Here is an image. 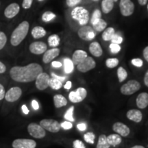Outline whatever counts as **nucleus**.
Returning a JSON list of instances; mask_svg holds the SVG:
<instances>
[{"instance_id": "obj_1", "label": "nucleus", "mask_w": 148, "mask_h": 148, "mask_svg": "<svg viewBox=\"0 0 148 148\" xmlns=\"http://www.w3.org/2000/svg\"><path fill=\"white\" fill-rule=\"evenodd\" d=\"M43 71L42 66L32 62L25 66H14L10 69V78L18 83H28L34 81L38 75Z\"/></svg>"}, {"instance_id": "obj_2", "label": "nucleus", "mask_w": 148, "mask_h": 148, "mask_svg": "<svg viewBox=\"0 0 148 148\" xmlns=\"http://www.w3.org/2000/svg\"><path fill=\"white\" fill-rule=\"evenodd\" d=\"M29 29V22L27 21H22L21 23L14 29L10 36V44L14 47L19 45L25 39L28 34Z\"/></svg>"}, {"instance_id": "obj_3", "label": "nucleus", "mask_w": 148, "mask_h": 148, "mask_svg": "<svg viewBox=\"0 0 148 148\" xmlns=\"http://www.w3.org/2000/svg\"><path fill=\"white\" fill-rule=\"evenodd\" d=\"M71 17L78 22L80 25H86L89 20L88 11L81 6L75 7L71 11Z\"/></svg>"}, {"instance_id": "obj_4", "label": "nucleus", "mask_w": 148, "mask_h": 148, "mask_svg": "<svg viewBox=\"0 0 148 148\" xmlns=\"http://www.w3.org/2000/svg\"><path fill=\"white\" fill-rule=\"evenodd\" d=\"M23 94V90L19 86H12L7 91H5L4 100L8 103H13L17 101L21 98Z\"/></svg>"}, {"instance_id": "obj_5", "label": "nucleus", "mask_w": 148, "mask_h": 148, "mask_svg": "<svg viewBox=\"0 0 148 148\" xmlns=\"http://www.w3.org/2000/svg\"><path fill=\"white\" fill-rule=\"evenodd\" d=\"M140 88V84L138 81L131 79L125 83L120 88V91L124 95H131L137 92Z\"/></svg>"}, {"instance_id": "obj_6", "label": "nucleus", "mask_w": 148, "mask_h": 148, "mask_svg": "<svg viewBox=\"0 0 148 148\" xmlns=\"http://www.w3.org/2000/svg\"><path fill=\"white\" fill-rule=\"evenodd\" d=\"M27 132L31 136L35 138H42L46 136L45 130L40 124L36 123H30L27 127Z\"/></svg>"}, {"instance_id": "obj_7", "label": "nucleus", "mask_w": 148, "mask_h": 148, "mask_svg": "<svg viewBox=\"0 0 148 148\" xmlns=\"http://www.w3.org/2000/svg\"><path fill=\"white\" fill-rule=\"evenodd\" d=\"M39 124L43 127L45 130L52 133L58 132L60 130L61 125L58 121L54 119H44L40 121Z\"/></svg>"}, {"instance_id": "obj_8", "label": "nucleus", "mask_w": 148, "mask_h": 148, "mask_svg": "<svg viewBox=\"0 0 148 148\" xmlns=\"http://www.w3.org/2000/svg\"><path fill=\"white\" fill-rule=\"evenodd\" d=\"M50 76L45 72H41L35 79V86L39 90H44L49 87Z\"/></svg>"}, {"instance_id": "obj_9", "label": "nucleus", "mask_w": 148, "mask_h": 148, "mask_svg": "<svg viewBox=\"0 0 148 148\" xmlns=\"http://www.w3.org/2000/svg\"><path fill=\"white\" fill-rule=\"evenodd\" d=\"M77 34L81 39L89 41L95 38L96 34L94 31V29L88 25H83L77 31Z\"/></svg>"}, {"instance_id": "obj_10", "label": "nucleus", "mask_w": 148, "mask_h": 148, "mask_svg": "<svg viewBox=\"0 0 148 148\" xmlns=\"http://www.w3.org/2000/svg\"><path fill=\"white\" fill-rule=\"evenodd\" d=\"M87 95V91L84 88L79 87L75 91H71L69 94V99L72 103H79L82 101Z\"/></svg>"}, {"instance_id": "obj_11", "label": "nucleus", "mask_w": 148, "mask_h": 148, "mask_svg": "<svg viewBox=\"0 0 148 148\" xmlns=\"http://www.w3.org/2000/svg\"><path fill=\"white\" fill-rule=\"evenodd\" d=\"M13 148H36V142L29 138H16L12 143Z\"/></svg>"}, {"instance_id": "obj_12", "label": "nucleus", "mask_w": 148, "mask_h": 148, "mask_svg": "<svg viewBox=\"0 0 148 148\" xmlns=\"http://www.w3.org/2000/svg\"><path fill=\"white\" fill-rule=\"evenodd\" d=\"M96 62L92 57L87 56L82 62L77 65V69L82 73H86L90 70L95 69Z\"/></svg>"}, {"instance_id": "obj_13", "label": "nucleus", "mask_w": 148, "mask_h": 148, "mask_svg": "<svg viewBox=\"0 0 148 148\" xmlns=\"http://www.w3.org/2000/svg\"><path fill=\"white\" fill-rule=\"evenodd\" d=\"M119 8L121 14L124 16L132 15L134 11V5L131 0H120Z\"/></svg>"}, {"instance_id": "obj_14", "label": "nucleus", "mask_w": 148, "mask_h": 148, "mask_svg": "<svg viewBox=\"0 0 148 148\" xmlns=\"http://www.w3.org/2000/svg\"><path fill=\"white\" fill-rule=\"evenodd\" d=\"M47 49V44L42 41L33 42L29 46V50L35 55H40L44 53Z\"/></svg>"}, {"instance_id": "obj_15", "label": "nucleus", "mask_w": 148, "mask_h": 148, "mask_svg": "<svg viewBox=\"0 0 148 148\" xmlns=\"http://www.w3.org/2000/svg\"><path fill=\"white\" fill-rule=\"evenodd\" d=\"M60 49L57 47H53L50 49H47L42 56V62L45 64H48L51 62L53 59L58 57L60 54Z\"/></svg>"}, {"instance_id": "obj_16", "label": "nucleus", "mask_w": 148, "mask_h": 148, "mask_svg": "<svg viewBox=\"0 0 148 148\" xmlns=\"http://www.w3.org/2000/svg\"><path fill=\"white\" fill-rule=\"evenodd\" d=\"M112 130L116 134H119L121 136H127L130 132V130L129 127L127 126L124 123H121V122H116L112 125Z\"/></svg>"}, {"instance_id": "obj_17", "label": "nucleus", "mask_w": 148, "mask_h": 148, "mask_svg": "<svg viewBox=\"0 0 148 148\" xmlns=\"http://www.w3.org/2000/svg\"><path fill=\"white\" fill-rule=\"evenodd\" d=\"M20 11V6L18 3H10L6 7L4 10V16L8 18H12L18 14Z\"/></svg>"}, {"instance_id": "obj_18", "label": "nucleus", "mask_w": 148, "mask_h": 148, "mask_svg": "<svg viewBox=\"0 0 148 148\" xmlns=\"http://www.w3.org/2000/svg\"><path fill=\"white\" fill-rule=\"evenodd\" d=\"M127 118L135 123H139L143 119V114L139 110L136 109H131L126 113Z\"/></svg>"}, {"instance_id": "obj_19", "label": "nucleus", "mask_w": 148, "mask_h": 148, "mask_svg": "<svg viewBox=\"0 0 148 148\" xmlns=\"http://www.w3.org/2000/svg\"><path fill=\"white\" fill-rule=\"evenodd\" d=\"M88 56L87 53L84 50L82 49H77L75 50L73 53L72 56V61H73V64L75 65H77V64L82 62L86 57Z\"/></svg>"}, {"instance_id": "obj_20", "label": "nucleus", "mask_w": 148, "mask_h": 148, "mask_svg": "<svg viewBox=\"0 0 148 148\" xmlns=\"http://www.w3.org/2000/svg\"><path fill=\"white\" fill-rule=\"evenodd\" d=\"M136 106L138 108L144 109L148 106V93L141 92L136 97Z\"/></svg>"}, {"instance_id": "obj_21", "label": "nucleus", "mask_w": 148, "mask_h": 148, "mask_svg": "<svg viewBox=\"0 0 148 148\" xmlns=\"http://www.w3.org/2000/svg\"><path fill=\"white\" fill-rule=\"evenodd\" d=\"M89 51L92 56L95 57H100L103 53L102 48L98 42H92L88 47Z\"/></svg>"}, {"instance_id": "obj_22", "label": "nucleus", "mask_w": 148, "mask_h": 148, "mask_svg": "<svg viewBox=\"0 0 148 148\" xmlns=\"http://www.w3.org/2000/svg\"><path fill=\"white\" fill-rule=\"evenodd\" d=\"M53 103L54 106L57 108L65 106L67 104V99L60 94H56L53 96Z\"/></svg>"}, {"instance_id": "obj_23", "label": "nucleus", "mask_w": 148, "mask_h": 148, "mask_svg": "<svg viewBox=\"0 0 148 148\" xmlns=\"http://www.w3.org/2000/svg\"><path fill=\"white\" fill-rule=\"evenodd\" d=\"M47 34V32L44 27L41 26H36L32 29L31 34L32 37L35 39H38V38H41L44 37Z\"/></svg>"}, {"instance_id": "obj_24", "label": "nucleus", "mask_w": 148, "mask_h": 148, "mask_svg": "<svg viewBox=\"0 0 148 148\" xmlns=\"http://www.w3.org/2000/svg\"><path fill=\"white\" fill-rule=\"evenodd\" d=\"M107 140L111 146H116L121 143V136L118 134H112L107 136Z\"/></svg>"}, {"instance_id": "obj_25", "label": "nucleus", "mask_w": 148, "mask_h": 148, "mask_svg": "<svg viewBox=\"0 0 148 148\" xmlns=\"http://www.w3.org/2000/svg\"><path fill=\"white\" fill-rule=\"evenodd\" d=\"M113 0H102V1H101V10H102L103 13H109L113 9Z\"/></svg>"}, {"instance_id": "obj_26", "label": "nucleus", "mask_w": 148, "mask_h": 148, "mask_svg": "<svg viewBox=\"0 0 148 148\" xmlns=\"http://www.w3.org/2000/svg\"><path fill=\"white\" fill-rule=\"evenodd\" d=\"M62 81L54 76H51L49 79V86L53 90H59L62 86Z\"/></svg>"}, {"instance_id": "obj_27", "label": "nucleus", "mask_w": 148, "mask_h": 148, "mask_svg": "<svg viewBox=\"0 0 148 148\" xmlns=\"http://www.w3.org/2000/svg\"><path fill=\"white\" fill-rule=\"evenodd\" d=\"M92 25V28L94 29V30L97 31V32H101V31L104 30L106 29L107 26V23L102 18H99L97 21H95V23Z\"/></svg>"}, {"instance_id": "obj_28", "label": "nucleus", "mask_w": 148, "mask_h": 148, "mask_svg": "<svg viewBox=\"0 0 148 148\" xmlns=\"http://www.w3.org/2000/svg\"><path fill=\"white\" fill-rule=\"evenodd\" d=\"M110 144L107 140V136L105 134H101L98 138V142L96 148H109Z\"/></svg>"}, {"instance_id": "obj_29", "label": "nucleus", "mask_w": 148, "mask_h": 148, "mask_svg": "<svg viewBox=\"0 0 148 148\" xmlns=\"http://www.w3.org/2000/svg\"><path fill=\"white\" fill-rule=\"evenodd\" d=\"M115 34V31L113 27H108V28L105 29L103 32L102 33V38L105 41H109L112 39V36Z\"/></svg>"}, {"instance_id": "obj_30", "label": "nucleus", "mask_w": 148, "mask_h": 148, "mask_svg": "<svg viewBox=\"0 0 148 148\" xmlns=\"http://www.w3.org/2000/svg\"><path fill=\"white\" fill-rule=\"evenodd\" d=\"M48 44L51 47H56L60 45V38L58 35L57 34H52L49 36L47 39Z\"/></svg>"}, {"instance_id": "obj_31", "label": "nucleus", "mask_w": 148, "mask_h": 148, "mask_svg": "<svg viewBox=\"0 0 148 148\" xmlns=\"http://www.w3.org/2000/svg\"><path fill=\"white\" fill-rule=\"evenodd\" d=\"M64 69L66 73H71L74 69V64L73 61L69 58L64 59Z\"/></svg>"}, {"instance_id": "obj_32", "label": "nucleus", "mask_w": 148, "mask_h": 148, "mask_svg": "<svg viewBox=\"0 0 148 148\" xmlns=\"http://www.w3.org/2000/svg\"><path fill=\"white\" fill-rule=\"evenodd\" d=\"M117 77L119 82H122L127 78V73L124 68L120 66L117 69Z\"/></svg>"}, {"instance_id": "obj_33", "label": "nucleus", "mask_w": 148, "mask_h": 148, "mask_svg": "<svg viewBox=\"0 0 148 148\" xmlns=\"http://www.w3.org/2000/svg\"><path fill=\"white\" fill-rule=\"evenodd\" d=\"M119 64V60L116 58H108L106 60V65L109 69H113Z\"/></svg>"}, {"instance_id": "obj_34", "label": "nucleus", "mask_w": 148, "mask_h": 148, "mask_svg": "<svg viewBox=\"0 0 148 148\" xmlns=\"http://www.w3.org/2000/svg\"><path fill=\"white\" fill-rule=\"evenodd\" d=\"M56 17V14L53 13L51 11H47V12H44L42 16V20L44 22H49L52 21Z\"/></svg>"}, {"instance_id": "obj_35", "label": "nucleus", "mask_w": 148, "mask_h": 148, "mask_svg": "<svg viewBox=\"0 0 148 148\" xmlns=\"http://www.w3.org/2000/svg\"><path fill=\"white\" fill-rule=\"evenodd\" d=\"M73 110H74V106H71L70 108L68 109L67 111L66 112V113L64 114V119H65L66 121H69L71 122H73L75 121L73 118Z\"/></svg>"}, {"instance_id": "obj_36", "label": "nucleus", "mask_w": 148, "mask_h": 148, "mask_svg": "<svg viewBox=\"0 0 148 148\" xmlns=\"http://www.w3.org/2000/svg\"><path fill=\"white\" fill-rule=\"evenodd\" d=\"M84 138L86 143L93 144L94 141H95V135L93 132H86V134L84 135Z\"/></svg>"}, {"instance_id": "obj_37", "label": "nucleus", "mask_w": 148, "mask_h": 148, "mask_svg": "<svg viewBox=\"0 0 148 148\" xmlns=\"http://www.w3.org/2000/svg\"><path fill=\"white\" fill-rule=\"evenodd\" d=\"M7 36L2 31H0V50L3 49L6 45Z\"/></svg>"}, {"instance_id": "obj_38", "label": "nucleus", "mask_w": 148, "mask_h": 148, "mask_svg": "<svg viewBox=\"0 0 148 148\" xmlns=\"http://www.w3.org/2000/svg\"><path fill=\"white\" fill-rule=\"evenodd\" d=\"M101 12L100 10H98V9L94 10V12H92L91 18H90V23L93 24L95 21H97L98 19L101 18Z\"/></svg>"}, {"instance_id": "obj_39", "label": "nucleus", "mask_w": 148, "mask_h": 148, "mask_svg": "<svg viewBox=\"0 0 148 148\" xmlns=\"http://www.w3.org/2000/svg\"><path fill=\"white\" fill-rule=\"evenodd\" d=\"M109 47H110L111 53H113V54L118 53L120 51H121V46H120L119 44L112 43V42H111Z\"/></svg>"}, {"instance_id": "obj_40", "label": "nucleus", "mask_w": 148, "mask_h": 148, "mask_svg": "<svg viewBox=\"0 0 148 148\" xmlns=\"http://www.w3.org/2000/svg\"><path fill=\"white\" fill-rule=\"evenodd\" d=\"M111 42L112 43H116V44H121L123 42V38L121 36H119V34H114V36H112V39L110 40Z\"/></svg>"}, {"instance_id": "obj_41", "label": "nucleus", "mask_w": 148, "mask_h": 148, "mask_svg": "<svg viewBox=\"0 0 148 148\" xmlns=\"http://www.w3.org/2000/svg\"><path fill=\"white\" fill-rule=\"evenodd\" d=\"M5 94V88L4 84L0 82V102H1L4 99Z\"/></svg>"}, {"instance_id": "obj_42", "label": "nucleus", "mask_w": 148, "mask_h": 148, "mask_svg": "<svg viewBox=\"0 0 148 148\" xmlns=\"http://www.w3.org/2000/svg\"><path fill=\"white\" fill-rule=\"evenodd\" d=\"M131 62L133 65L136 66V67H141L143 64V60L140 58H134L131 60Z\"/></svg>"}, {"instance_id": "obj_43", "label": "nucleus", "mask_w": 148, "mask_h": 148, "mask_svg": "<svg viewBox=\"0 0 148 148\" xmlns=\"http://www.w3.org/2000/svg\"><path fill=\"white\" fill-rule=\"evenodd\" d=\"M60 125H61V127H62L64 130H66L71 129L72 127H73V125H72L71 122L69 121L62 122V123H60Z\"/></svg>"}, {"instance_id": "obj_44", "label": "nucleus", "mask_w": 148, "mask_h": 148, "mask_svg": "<svg viewBox=\"0 0 148 148\" xmlns=\"http://www.w3.org/2000/svg\"><path fill=\"white\" fill-rule=\"evenodd\" d=\"M33 2V0H23L22 3V7L24 9H29L31 8Z\"/></svg>"}, {"instance_id": "obj_45", "label": "nucleus", "mask_w": 148, "mask_h": 148, "mask_svg": "<svg viewBox=\"0 0 148 148\" xmlns=\"http://www.w3.org/2000/svg\"><path fill=\"white\" fill-rule=\"evenodd\" d=\"M73 148H85V145L79 140H75L73 143Z\"/></svg>"}, {"instance_id": "obj_46", "label": "nucleus", "mask_w": 148, "mask_h": 148, "mask_svg": "<svg viewBox=\"0 0 148 148\" xmlns=\"http://www.w3.org/2000/svg\"><path fill=\"white\" fill-rule=\"evenodd\" d=\"M81 2V0H66V5L69 7H73L78 5Z\"/></svg>"}, {"instance_id": "obj_47", "label": "nucleus", "mask_w": 148, "mask_h": 148, "mask_svg": "<svg viewBox=\"0 0 148 148\" xmlns=\"http://www.w3.org/2000/svg\"><path fill=\"white\" fill-rule=\"evenodd\" d=\"M7 66L3 62L0 61V74H3L6 72Z\"/></svg>"}, {"instance_id": "obj_48", "label": "nucleus", "mask_w": 148, "mask_h": 148, "mask_svg": "<svg viewBox=\"0 0 148 148\" xmlns=\"http://www.w3.org/2000/svg\"><path fill=\"white\" fill-rule=\"evenodd\" d=\"M77 129L79 130V131H85L86 130V124L85 123H79V124L77 125Z\"/></svg>"}, {"instance_id": "obj_49", "label": "nucleus", "mask_w": 148, "mask_h": 148, "mask_svg": "<svg viewBox=\"0 0 148 148\" xmlns=\"http://www.w3.org/2000/svg\"><path fill=\"white\" fill-rule=\"evenodd\" d=\"M32 108L34 109V110H38V108H39V104H38V101L36 100H32Z\"/></svg>"}, {"instance_id": "obj_50", "label": "nucleus", "mask_w": 148, "mask_h": 148, "mask_svg": "<svg viewBox=\"0 0 148 148\" xmlns=\"http://www.w3.org/2000/svg\"><path fill=\"white\" fill-rule=\"evenodd\" d=\"M51 66L54 68H60L62 66V63L60 62H59V61H52Z\"/></svg>"}, {"instance_id": "obj_51", "label": "nucleus", "mask_w": 148, "mask_h": 148, "mask_svg": "<svg viewBox=\"0 0 148 148\" xmlns=\"http://www.w3.org/2000/svg\"><path fill=\"white\" fill-rule=\"evenodd\" d=\"M143 54L144 58H145V60H147V62H148V46L144 49Z\"/></svg>"}, {"instance_id": "obj_52", "label": "nucleus", "mask_w": 148, "mask_h": 148, "mask_svg": "<svg viewBox=\"0 0 148 148\" xmlns=\"http://www.w3.org/2000/svg\"><path fill=\"white\" fill-rule=\"evenodd\" d=\"M21 110L23 111V112L25 114H29V109L27 108V107L25 105H23L21 107Z\"/></svg>"}, {"instance_id": "obj_53", "label": "nucleus", "mask_w": 148, "mask_h": 148, "mask_svg": "<svg viewBox=\"0 0 148 148\" xmlns=\"http://www.w3.org/2000/svg\"><path fill=\"white\" fill-rule=\"evenodd\" d=\"M71 86H72V83H71V81H67V82H66V84H64V88H65V89L68 90L71 88Z\"/></svg>"}, {"instance_id": "obj_54", "label": "nucleus", "mask_w": 148, "mask_h": 148, "mask_svg": "<svg viewBox=\"0 0 148 148\" xmlns=\"http://www.w3.org/2000/svg\"><path fill=\"white\" fill-rule=\"evenodd\" d=\"M144 84L148 87V70L146 71L145 76H144Z\"/></svg>"}, {"instance_id": "obj_55", "label": "nucleus", "mask_w": 148, "mask_h": 148, "mask_svg": "<svg viewBox=\"0 0 148 148\" xmlns=\"http://www.w3.org/2000/svg\"><path fill=\"white\" fill-rule=\"evenodd\" d=\"M51 76H54V77H57V78L61 79V80H62V82H64V81L66 79V77H61V76H59V75H56V74H55L54 73H51Z\"/></svg>"}, {"instance_id": "obj_56", "label": "nucleus", "mask_w": 148, "mask_h": 148, "mask_svg": "<svg viewBox=\"0 0 148 148\" xmlns=\"http://www.w3.org/2000/svg\"><path fill=\"white\" fill-rule=\"evenodd\" d=\"M148 0H138V2L140 5H145L147 4Z\"/></svg>"}, {"instance_id": "obj_57", "label": "nucleus", "mask_w": 148, "mask_h": 148, "mask_svg": "<svg viewBox=\"0 0 148 148\" xmlns=\"http://www.w3.org/2000/svg\"><path fill=\"white\" fill-rule=\"evenodd\" d=\"M131 148H145V147H144L143 146H142V145H134Z\"/></svg>"}, {"instance_id": "obj_58", "label": "nucleus", "mask_w": 148, "mask_h": 148, "mask_svg": "<svg viewBox=\"0 0 148 148\" xmlns=\"http://www.w3.org/2000/svg\"><path fill=\"white\" fill-rule=\"evenodd\" d=\"M92 1H99V0H92Z\"/></svg>"}, {"instance_id": "obj_59", "label": "nucleus", "mask_w": 148, "mask_h": 148, "mask_svg": "<svg viewBox=\"0 0 148 148\" xmlns=\"http://www.w3.org/2000/svg\"><path fill=\"white\" fill-rule=\"evenodd\" d=\"M118 1V0H113L114 2V1Z\"/></svg>"}, {"instance_id": "obj_60", "label": "nucleus", "mask_w": 148, "mask_h": 148, "mask_svg": "<svg viewBox=\"0 0 148 148\" xmlns=\"http://www.w3.org/2000/svg\"><path fill=\"white\" fill-rule=\"evenodd\" d=\"M38 1H43V0H38Z\"/></svg>"}, {"instance_id": "obj_61", "label": "nucleus", "mask_w": 148, "mask_h": 148, "mask_svg": "<svg viewBox=\"0 0 148 148\" xmlns=\"http://www.w3.org/2000/svg\"><path fill=\"white\" fill-rule=\"evenodd\" d=\"M147 10H148V4H147Z\"/></svg>"}]
</instances>
